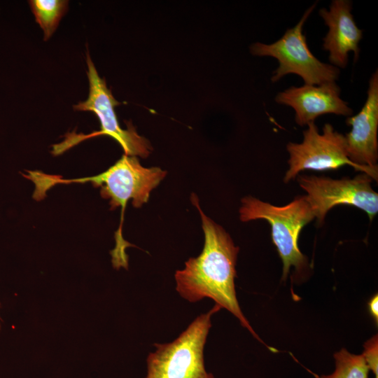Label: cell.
Listing matches in <instances>:
<instances>
[{"label": "cell", "instance_id": "1", "mask_svg": "<svg viewBox=\"0 0 378 378\" xmlns=\"http://www.w3.org/2000/svg\"><path fill=\"white\" fill-rule=\"evenodd\" d=\"M191 201L201 216L204 244L197 257L189 258L185 268L176 272V291L190 302L204 298L212 299L235 316L242 326L264 343L243 314L237 299L234 279L239 247L221 226L204 214L195 194L192 195Z\"/></svg>", "mask_w": 378, "mask_h": 378}, {"label": "cell", "instance_id": "2", "mask_svg": "<svg viewBox=\"0 0 378 378\" xmlns=\"http://www.w3.org/2000/svg\"><path fill=\"white\" fill-rule=\"evenodd\" d=\"M239 218L242 222L265 219L270 224L272 241L283 262V280L286 279L291 267L298 272L307 268V258L298 247V238L304 226L315 217L305 195L298 196L281 206L245 197L241 200Z\"/></svg>", "mask_w": 378, "mask_h": 378}, {"label": "cell", "instance_id": "3", "mask_svg": "<svg viewBox=\"0 0 378 378\" xmlns=\"http://www.w3.org/2000/svg\"><path fill=\"white\" fill-rule=\"evenodd\" d=\"M167 172L159 167H143L135 156L123 155L113 165L104 172L90 177L76 179H61L41 174L45 188L55 183L90 182L95 188L101 187V196L109 200L111 210L119 206L123 211L127 202L131 200L134 207H141L147 202L150 192L164 178Z\"/></svg>", "mask_w": 378, "mask_h": 378}, {"label": "cell", "instance_id": "4", "mask_svg": "<svg viewBox=\"0 0 378 378\" xmlns=\"http://www.w3.org/2000/svg\"><path fill=\"white\" fill-rule=\"evenodd\" d=\"M220 309L216 304L197 316L173 342L154 344L157 350L148 354L146 378H214L206 371L204 348L211 316Z\"/></svg>", "mask_w": 378, "mask_h": 378}, {"label": "cell", "instance_id": "5", "mask_svg": "<svg viewBox=\"0 0 378 378\" xmlns=\"http://www.w3.org/2000/svg\"><path fill=\"white\" fill-rule=\"evenodd\" d=\"M316 6L314 3L307 8L298 23L288 29L278 41L271 44L258 42L252 45L253 55L272 57L279 62V66L271 77L272 83L289 74L300 76L307 85H321L337 80L340 69L317 59L310 51L302 33L303 26Z\"/></svg>", "mask_w": 378, "mask_h": 378}, {"label": "cell", "instance_id": "6", "mask_svg": "<svg viewBox=\"0 0 378 378\" xmlns=\"http://www.w3.org/2000/svg\"><path fill=\"white\" fill-rule=\"evenodd\" d=\"M86 62L90 85L89 95L85 101L74 105V109L95 113L100 122L101 130L87 136L80 134L83 137H67L59 145L54 146L52 153L60 154L87 137L108 135L120 145L125 155L146 158L151 150L149 142L139 136L132 125H129L127 130L120 127L114 109L120 103L115 100L111 90L107 88L105 80L99 77L88 50L86 53Z\"/></svg>", "mask_w": 378, "mask_h": 378}, {"label": "cell", "instance_id": "7", "mask_svg": "<svg viewBox=\"0 0 378 378\" xmlns=\"http://www.w3.org/2000/svg\"><path fill=\"white\" fill-rule=\"evenodd\" d=\"M303 131L301 143L289 142L286 149L289 153L287 170L284 181L288 183L295 179L300 172L336 170L344 165H350L377 181L378 167L361 166L352 162L348 155L345 136L326 123L320 134L314 122L307 125Z\"/></svg>", "mask_w": 378, "mask_h": 378}, {"label": "cell", "instance_id": "8", "mask_svg": "<svg viewBox=\"0 0 378 378\" xmlns=\"http://www.w3.org/2000/svg\"><path fill=\"white\" fill-rule=\"evenodd\" d=\"M297 181L307 195L317 223L337 205H349L364 211L370 220L378 212V194L371 186L372 178L365 173L353 178L332 179L327 176L298 175Z\"/></svg>", "mask_w": 378, "mask_h": 378}, {"label": "cell", "instance_id": "9", "mask_svg": "<svg viewBox=\"0 0 378 378\" xmlns=\"http://www.w3.org/2000/svg\"><path fill=\"white\" fill-rule=\"evenodd\" d=\"M340 92L336 82L304 84L300 87L291 86L279 92L274 99L279 104L292 107L295 112L296 123L304 126L325 114L351 116L353 110L340 97Z\"/></svg>", "mask_w": 378, "mask_h": 378}, {"label": "cell", "instance_id": "10", "mask_svg": "<svg viewBox=\"0 0 378 378\" xmlns=\"http://www.w3.org/2000/svg\"><path fill=\"white\" fill-rule=\"evenodd\" d=\"M367 99L360 112L346 120L351 127L345 136L349 160L358 165L377 167L378 71L370 77Z\"/></svg>", "mask_w": 378, "mask_h": 378}, {"label": "cell", "instance_id": "11", "mask_svg": "<svg viewBox=\"0 0 378 378\" xmlns=\"http://www.w3.org/2000/svg\"><path fill=\"white\" fill-rule=\"evenodd\" d=\"M352 4L348 0L332 1L329 10L324 8L318 13L328 27V31L323 38V49L328 51L331 64L345 68L349 52H354L356 61L359 57V43L363 38L360 29L351 14Z\"/></svg>", "mask_w": 378, "mask_h": 378}, {"label": "cell", "instance_id": "12", "mask_svg": "<svg viewBox=\"0 0 378 378\" xmlns=\"http://www.w3.org/2000/svg\"><path fill=\"white\" fill-rule=\"evenodd\" d=\"M36 22L43 31V40H48L57 28L62 18L68 10V1H29Z\"/></svg>", "mask_w": 378, "mask_h": 378}, {"label": "cell", "instance_id": "13", "mask_svg": "<svg viewBox=\"0 0 378 378\" xmlns=\"http://www.w3.org/2000/svg\"><path fill=\"white\" fill-rule=\"evenodd\" d=\"M334 372L317 378H368L369 368L362 354H353L345 349H342L334 354Z\"/></svg>", "mask_w": 378, "mask_h": 378}, {"label": "cell", "instance_id": "14", "mask_svg": "<svg viewBox=\"0 0 378 378\" xmlns=\"http://www.w3.org/2000/svg\"><path fill=\"white\" fill-rule=\"evenodd\" d=\"M362 355L369 370L372 372L374 378H378V339L377 335L364 344V351Z\"/></svg>", "mask_w": 378, "mask_h": 378}, {"label": "cell", "instance_id": "15", "mask_svg": "<svg viewBox=\"0 0 378 378\" xmlns=\"http://www.w3.org/2000/svg\"><path fill=\"white\" fill-rule=\"evenodd\" d=\"M369 312L376 323L378 322V295L375 294L368 302Z\"/></svg>", "mask_w": 378, "mask_h": 378}, {"label": "cell", "instance_id": "16", "mask_svg": "<svg viewBox=\"0 0 378 378\" xmlns=\"http://www.w3.org/2000/svg\"><path fill=\"white\" fill-rule=\"evenodd\" d=\"M0 307H1V303H0ZM1 317H0V320H1ZM0 330H1V323H0Z\"/></svg>", "mask_w": 378, "mask_h": 378}]
</instances>
